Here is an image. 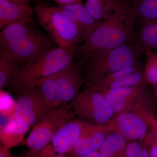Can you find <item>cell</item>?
<instances>
[{
  "label": "cell",
  "mask_w": 157,
  "mask_h": 157,
  "mask_svg": "<svg viewBox=\"0 0 157 157\" xmlns=\"http://www.w3.org/2000/svg\"><path fill=\"white\" fill-rule=\"evenodd\" d=\"M25 20L7 26L0 33V52L6 54L18 69L45 56L54 48V43Z\"/></svg>",
  "instance_id": "1"
},
{
  "label": "cell",
  "mask_w": 157,
  "mask_h": 157,
  "mask_svg": "<svg viewBox=\"0 0 157 157\" xmlns=\"http://www.w3.org/2000/svg\"><path fill=\"white\" fill-rule=\"evenodd\" d=\"M132 0H118L115 11L109 19L102 21L78 48L77 56L85 62L93 54L134 43L135 24L129 16Z\"/></svg>",
  "instance_id": "2"
},
{
  "label": "cell",
  "mask_w": 157,
  "mask_h": 157,
  "mask_svg": "<svg viewBox=\"0 0 157 157\" xmlns=\"http://www.w3.org/2000/svg\"><path fill=\"white\" fill-rule=\"evenodd\" d=\"M79 46L54 47L42 57L18 69L8 86L16 91L35 87L70 66L77 56Z\"/></svg>",
  "instance_id": "3"
},
{
  "label": "cell",
  "mask_w": 157,
  "mask_h": 157,
  "mask_svg": "<svg viewBox=\"0 0 157 157\" xmlns=\"http://www.w3.org/2000/svg\"><path fill=\"white\" fill-rule=\"evenodd\" d=\"M84 82L80 65L74 61L67 68L46 78L35 87L47 103L57 108L73 101Z\"/></svg>",
  "instance_id": "4"
},
{
  "label": "cell",
  "mask_w": 157,
  "mask_h": 157,
  "mask_svg": "<svg viewBox=\"0 0 157 157\" xmlns=\"http://www.w3.org/2000/svg\"><path fill=\"white\" fill-rule=\"evenodd\" d=\"M33 9L39 25L58 46L80 45L84 42L81 30L58 6L52 7L39 3Z\"/></svg>",
  "instance_id": "5"
},
{
  "label": "cell",
  "mask_w": 157,
  "mask_h": 157,
  "mask_svg": "<svg viewBox=\"0 0 157 157\" xmlns=\"http://www.w3.org/2000/svg\"><path fill=\"white\" fill-rule=\"evenodd\" d=\"M134 43L93 54L85 61L86 81L139 63Z\"/></svg>",
  "instance_id": "6"
},
{
  "label": "cell",
  "mask_w": 157,
  "mask_h": 157,
  "mask_svg": "<svg viewBox=\"0 0 157 157\" xmlns=\"http://www.w3.org/2000/svg\"><path fill=\"white\" fill-rule=\"evenodd\" d=\"M75 114L67 104L49 113L33 128L26 140L29 155L37 154L50 144L57 132Z\"/></svg>",
  "instance_id": "7"
},
{
  "label": "cell",
  "mask_w": 157,
  "mask_h": 157,
  "mask_svg": "<svg viewBox=\"0 0 157 157\" xmlns=\"http://www.w3.org/2000/svg\"><path fill=\"white\" fill-rule=\"evenodd\" d=\"M70 107L75 115L99 125L108 122L115 113L103 94L89 87L78 94Z\"/></svg>",
  "instance_id": "8"
},
{
  "label": "cell",
  "mask_w": 157,
  "mask_h": 157,
  "mask_svg": "<svg viewBox=\"0 0 157 157\" xmlns=\"http://www.w3.org/2000/svg\"><path fill=\"white\" fill-rule=\"evenodd\" d=\"M17 92L14 116L28 131L57 108L47 103L36 87Z\"/></svg>",
  "instance_id": "9"
},
{
  "label": "cell",
  "mask_w": 157,
  "mask_h": 157,
  "mask_svg": "<svg viewBox=\"0 0 157 157\" xmlns=\"http://www.w3.org/2000/svg\"><path fill=\"white\" fill-rule=\"evenodd\" d=\"M93 124L83 121L72 120L66 123L52 139V145L55 151L62 155L71 152L79 138Z\"/></svg>",
  "instance_id": "10"
},
{
  "label": "cell",
  "mask_w": 157,
  "mask_h": 157,
  "mask_svg": "<svg viewBox=\"0 0 157 157\" xmlns=\"http://www.w3.org/2000/svg\"><path fill=\"white\" fill-rule=\"evenodd\" d=\"M120 131L124 137L133 140H142L147 135L148 128L144 121L131 112H124L116 119Z\"/></svg>",
  "instance_id": "11"
},
{
  "label": "cell",
  "mask_w": 157,
  "mask_h": 157,
  "mask_svg": "<svg viewBox=\"0 0 157 157\" xmlns=\"http://www.w3.org/2000/svg\"><path fill=\"white\" fill-rule=\"evenodd\" d=\"M134 44L139 58L157 48V19L137 25Z\"/></svg>",
  "instance_id": "12"
},
{
  "label": "cell",
  "mask_w": 157,
  "mask_h": 157,
  "mask_svg": "<svg viewBox=\"0 0 157 157\" xmlns=\"http://www.w3.org/2000/svg\"><path fill=\"white\" fill-rule=\"evenodd\" d=\"M59 7L78 26L83 33L85 40L102 22L94 19L82 3Z\"/></svg>",
  "instance_id": "13"
},
{
  "label": "cell",
  "mask_w": 157,
  "mask_h": 157,
  "mask_svg": "<svg viewBox=\"0 0 157 157\" xmlns=\"http://www.w3.org/2000/svg\"><path fill=\"white\" fill-rule=\"evenodd\" d=\"M99 126L93 124L79 138L70 153L77 157L99 150L106 137Z\"/></svg>",
  "instance_id": "14"
},
{
  "label": "cell",
  "mask_w": 157,
  "mask_h": 157,
  "mask_svg": "<svg viewBox=\"0 0 157 157\" xmlns=\"http://www.w3.org/2000/svg\"><path fill=\"white\" fill-rule=\"evenodd\" d=\"M34 13L31 6H19L0 0V29L25 20H33Z\"/></svg>",
  "instance_id": "15"
},
{
  "label": "cell",
  "mask_w": 157,
  "mask_h": 157,
  "mask_svg": "<svg viewBox=\"0 0 157 157\" xmlns=\"http://www.w3.org/2000/svg\"><path fill=\"white\" fill-rule=\"evenodd\" d=\"M129 14L134 24L157 19V0H132Z\"/></svg>",
  "instance_id": "16"
},
{
  "label": "cell",
  "mask_w": 157,
  "mask_h": 157,
  "mask_svg": "<svg viewBox=\"0 0 157 157\" xmlns=\"http://www.w3.org/2000/svg\"><path fill=\"white\" fill-rule=\"evenodd\" d=\"M28 130L21 126L15 119L14 114L1 127L0 139L2 145L10 148L22 141Z\"/></svg>",
  "instance_id": "17"
},
{
  "label": "cell",
  "mask_w": 157,
  "mask_h": 157,
  "mask_svg": "<svg viewBox=\"0 0 157 157\" xmlns=\"http://www.w3.org/2000/svg\"><path fill=\"white\" fill-rule=\"evenodd\" d=\"M140 86L115 88L99 91L105 96L115 112L122 111L125 107L128 98L143 89Z\"/></svg>",
  "instance_id": "18"
},
{
  "label": "cell",
  "mask_w": 157,
  "mask_h": 157,
  "mask_svg": "<svg viewBox=\"0 0 157 157\" xmlns=\"http://www.w3.org/2000/svg\"><path fill=\"white\" fill-rule=\"evenodd\" d=\"M118 0H86L85 7L96 20L106 21L116 9Z\"/></svg>",
  "instance_id": "19"
},
{
  "label": "cell",
  "mask_w": 157,
  "mask_h": 157,
  "mask_svg": "<svg viewBox=\"0 0 157 157\" xmlns=\"http://www.w3.org/2000/svg\"><path fill=\"white\" fill-rule=\"evenodd\" d=\"M126 145L123 135L114 132L106 137L99 149V153L101 157H120L124 155Z\"/></svg>",
  "instance_id": "20"
},
{
  "label": "cell",
  "mask_w": 157,
  "mask_h": 157,
  "mask_svg": "<svg viewBox=\"0 0 157 157\" xmlns=\"http://www.w3.org/2000/svg\"><path fill=\"white\" fill-rule=\"evenodd\" d=\"M18 70L17 65L9 57L0 52V89L8 86L15 72Z\"/></svg>",
  "instance_id": "21"
},
{
  "label": "cell",
  "mask_w": 157,
  "mask_h": 157,
  "mask_svg": "<svg viewBox=\"0 0 157 157\" xmlns=\"http://www.w3.org/2000/svg\"><path fill=\"white\" fill-rule=\"evenodd\" d=\"M142 70H143L134 72L124 78L111 82L108 85L106 90L115 88L132 87L142 85L144 82H147L144 72Z\"/></svg>",
  "instance_id": "22"
},
{
  "label": "cell",
  "mask_w": 157,
  "mask_h": 157,
  "mask_svg": "<svg viewBox=\"0 0 157 157\" xmlns=\"http://www.w3.org/2000/svg\"><path fill=\"white\" fill-rule=\"evenodd\" d=\"M144 73L147 83L157 86V54L152 51L147 52Z\"/></svg>",
  "instance_id": "23"
},
{
  "label": "cell",
  "mask_w": 157,
  "mask_h": 157,
  "mask_svg": "<svg viewBox=\"0 0 157 157\" xmlns=\"http://www.w3.org/2000/svg\"><path fill=\"white\" fill-rule=\"evenodd\" d=\"M8 94L1 90V116H11L14 114L15 107V102Z\"/></svg>",
  "instance_id": "24"
},
{
  "label": "cell",
  "mask_w": 157,
  "mask_h": 157,
  "mask_svg": "<svg viewBox=\"0 0 157 157\" xmlns=\"http://www.w3.org/2000/svg\"><path fill=\"white\" fill-rule=\"evenodd\" d=\"M142 146L136 141H132L127 144L125 149L124 157H140Z\"/></svg>",
  "instance_id": "25"
},
{
  "label": "cell",
  "mask_w": 157,
  "mask_h": 157,
  "mask_svg": "<svg viewBox=\"0 0 157 157\" xmlns=\"http://www.w3.org/2000/svg\"><path fill=\"white\" fill-rule=\"evenodd\" d=\"M152 138L148 150L149 157H157V140L154 135Z\"/></svg>",
  "instance_id": "26"
},
{
  "label": "cell",
  "mask_w": 157,
  "mask_h": 157,
  "mask_svg": "<svg viewBox=\"0 0 157 157\" xmlns=\"http://www.w3.org/2000/svg\"><path fill=\"white\" fill-rule=\"evenodd\" d=\"M51 1L56 3L59 7L67 6L75 3H82V0H45Z\"/></svg>",
  "instance_id": "27"
},
{
  "label": "cell",
  "mask_w": 157,
  "mask_h": 157,
  "mask_svg": "<svg viewBox=\"0 0 157 157\" xmlns=\"http://www.w3.org/2000/svg\"><path fill=\"white\" fill-rule=\"evenodd\" d=\"M0 157H17L14 156L11 153L9 148L5 146V145H2L0 147Z\"/></svg>",
  "instance_id": "28"
},
{
  "label": "cell",
  "mask_w": 157,
  "mask_h": 157,
  "mask_svg": "<svg viewBox=\"0 0 157 157\" xmlns=\"http://www.w3.org/2000/svg\"><path fill=\"white\" fill-rule=\"evenodd\" d=\"M4 1H7L9 2L13 3L19 6H31V2H32V0H4Z\"/></svg>",
  "instance_id": "29"
},
{
  "label": "cell",
  "mask_w": 157,
  "mask_h": 157,
  "mask_svg": "<svg viewBox=\"0 0 157 157\" xmlns=\"http://www.w3.org/2000/svg\"><path fill=\"white\" fill-rule=\"evenodd\" d=\"M151 121L152 122L155 132V134L154 135V136L157 140V121L156 120L154 119L153 118L152 119Z\"/></svg>",
  "instance_id": "30"
},
{
  "label": "cell",
  "mask_w": 157,
  "mask_h": 157,
  "mask_svg": "<svg viewBox=\"0 0 157 157\" xmlns=\"http://www.w3.org/2000/svg\"><path fill=\"white\" fill-rule=\"evenodd\" d=\"M51 157H68L66 156V155H62V154H55L53 155V156H52Z\"/></svg>",
  "instance_id": "31"
},
{
  "label": "cell",
  "mask_w": 157,
  "mask_h": 157,
  "mask_svg": "<svg viewBox=\"0 0 157 157\" xmlns=\"http://www.w3.org/2000/svg\"><path fill=\"white\" fill-rule=\"evenodd\" d=\"M155 95L156 97L157 98V86H155Z\"/></svg>",
  "instance_id": "32"
}]
</instances>
